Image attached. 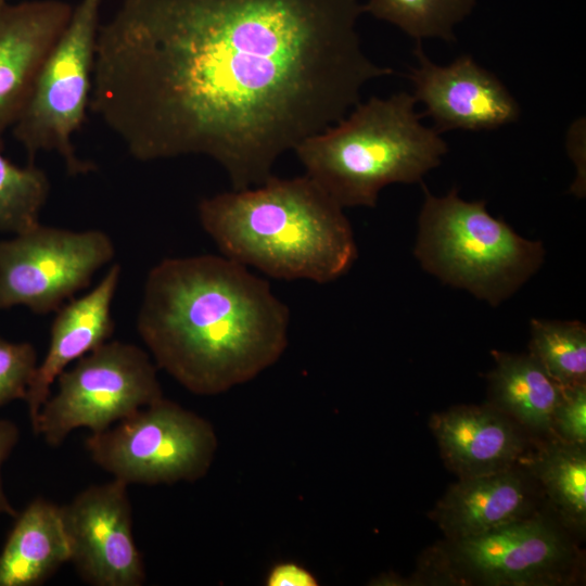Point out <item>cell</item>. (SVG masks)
Instances as JSON below:
<instances>
[{"instance_id": "6da1fadb", "label": "cell", "mask_w": 586, "mask_h": 586, "mask_svg": "<svg viewBox=\"0 0 586 586\" xmlns=\"http://www.w3.org/2000/svg\"><path fill=\"white\" fill-rule=\"evenodd\" d=\"M360 0H123L99 27L89 107L142 162L205 155L232 190L342 119L392 74Z\"/></svg>"}, {"instance_id": "7a4b0ae2", "label": "cell", "mask_w": 586, "mask_h": 586, "mask_svg": "<svg viewBox=\"0 0 586 586\" xmlns=\"http://www.w3.org/2000/svg\"><path fill=\"white\" fill-rule=\"evenodd\" d=\"M289 322L266 280L224 255H199L150 270L137 330L157 368L192 394L215 396L275 365Z\"/></svg>"}, {"instance_id": "3957f363", "label": "cell", "mask_w": 586, "mask_h": 586, "mask_svg": "<svg viewBox=\"0 0 586 586\" xmlns=\"http://www.w3.org/2000/svg\"><path fill=\"white\" fill-rule=\"evenodd\" d=\"M198 213L224 256L273 278L327 283L357 258L343 207L306 175L205 198Z\"/></svg>"}, {"instance_id": "277c9868", "label": "cell", "mask_w": 586, "mask_h": 586, "mask_svg": "<svg viewBox=\"0 0 586 586\" xmlns=\"http://www.w3.org/2000/svg\"><path fill=\"white\" fill-rule=\"evenodd\" d=\"M408 92L359 102L342 119L304 139L294 151L306 176L341 207H374L392 183L420 182L447 144L422 124Z\"/></svg>"}, {"instance_id": "5b68a950", "label": "cell", "mask_w": 586, "mask_h": 586, "mask_svg": "<svg viewBox=\"0 0 586 586\" xmlns=\"http://www.w3.org/2000/svg\"><path fill=\"white\" fill-rule=\"evenodd\" d=\"M422 189L413 253L442 283L496 307L538 271L546 254L543 243L492 216L484 200L464 201L457 188L443 196Z\"/></svg>"}, {"instance_id": "8992f818", "label": "cell", "mask_w": 586, "mask_h": 586, "mask_svg": "<svg viewBox=\"0 0 586 586\" xmlns=\"http://www.w3.org/2000/svg\"><path fill=\"white\" fill-rule=\"evenodd\" d=\"M91 460L129 484L171 485L204 477L218 448L214 425L164 396L85 441Z\"/></svg>"}, {"instance_id": "52a82bcc", "label": "cell", "mask_w": 586, "mask_h": 586, "mask_svg": "<svg viewBox=\"0 0 586 586\" xmlns=\"http://www.w3.org/2000/svg\"><path fill=\"white\" fill-rule=\"evenodd\" d=\"M101 0H80L43 62L30 95L12 127L29 157L58 153L69 175H84L93 164L78 157L74 133L90 105Z\"/></svg>"}, {"instance_id": "ba28073f", "label": "cell", "mask_w": 586, "mask_h": 586, "mask_svg": "<svg viewBox=\"0 0 586 586\" xmlns=\"http://www.w3.org/2000/svg\"><path fill=\"white\" fill-rule=\"evenodd\" d=\"M156 368L139 346L106 341L58 377V391L42 405L34 432L56 447L76 429H109L163 397Z\"/></svg>"}, {"instance_id": "9c48e42d", "label": "cell", "mask_w": 586, "mask_h": 586, "mask_svg": "<svg viewBox=\"0 0 586 586\" xmlns=\"http://www.w3.org/2000/svg\"><path fill=\"white\" fill-rule=\"evenodd\" d=\"M430 556L428 569L442 581L492 586L563 585L575 579L582 559L570 533L543 512L447 540Z\"/></svg>"}, {"instance_id": "30bf717a", "label": "cell", "mask_w": 586, "mask_h": 586, "mask_svg": "<svg viewBox=\"0 0 586 586\" xmlns=\"http://www.w3.org/2000/svg\"><path fill=\"white\" fill-rule=\"evenodd\" d=\"M114 244L104 231L35 227L0 241V309L23 305L58 310L109 264Z\"/></svg>"}, {"instance_id": "8fae6325", "label": "cell", "mask_w": 586, "mask_h": 586, "mask_svg": "<svg viewBox=\"0 0 586 586\" xmlns=\"http://www.w3.org/2000/svg\"><path fill=\"white\" fill-rule=\"evenodd\" d=\"M71 560L92 586H141L146 578L143 557L132 531L128 485L112 479L79 492L60 506Z\"/></svg>"}, {"instance_id": "7c38bea8", "label": "cell", "mask_w": 586, "mask_h": 586, "mask_svg": "<svg viewBox=\"0 0 586 586\" xmlns=\"http://www.w3.org/2000/svg\"><path fill=\"white\" fill-rule=\"evenodd\" d=\"M417 67L408 78L411 93L440 133L448 130H493L519 118L520 106L507 87L471 55L458 56L448 65L432 62L417 41Z\"/></svg>"}, {"instance_id": "4fadbf2b", "label": "cell", "mask_w": 586, "mask_h": 586, "mask_svg": "<svg viewBox=\"0 0 586 586\" xmlns=\"http://www.w3.org/2000/svg\"><path fill=\"white\" fill-rule=\"evenodd\" d=\"M73 9L61 0H0V144L20 117Z\"/></svg>"}, {"instance_id": "5bb4252c", "label": "cell", "mask_w": 586, "mask_h": 586, "mask_svg": "<svg viewBox=\"0 0 586 586\" xmlns=\"http://www.w3.org/2000/svg\"><path fill=\"white\" fill-rule=\"evenodd\" d=\"M542 491L520 463L493 474L459 479L430 512L447 540L477 536L532 517Z\"/></svg>"}, {"instance_id": "9a60e30c", "label": "cell", "mask_w": 586, "mask_h": 586, "mask_svg": "<svg viewBox=\"0 0 586 586\" xmlns=\"http://www.w3.org/2000/svg\"><path fill=\"white\" fill-rule=\"evenodd\" d=\"M442 459L459 479L518 466L527 451L525 430L489 405H458L431 416Z\"/></svg>"}, {"instance_id": "2e32d148", "label": "cell", "mask_w": 586, "mask_h": 586, "mask_svg": "<svg viewBox=\"0 0 586 586\" xmlns=\"http://www.w3.org/2000/svg\"><path fill=\"white\" fill-rule=\"evenodd\" d=\"M119 278L120 266L115 264L90 292L56 310L48 352L36 368L25 398L31 424L67 366L111 337V307Z\"/></svg>"}, {"instance_id": "e0dca14e", "label": "cell", "mask_w": 586, "mask_h": 586, "mask_svg": "<svg viewBox=\"0 0 586 586\" xmlns=\"http://www.w3.org/2000/svg\"><path fill=\"white\" fill-rule=\"evenodd\" d=\"M0 552V586H37L69 562L61 508L37 497L16 514Z\"/></svg>"}, {"instance_id": "ac0fdd59", "label": "cell", "mask_w": 586, "mask_h": 586, "mask_svg": "<svg viewBox=\"0 0 586 586\" xmlns=\"http://www.w3.org/2000/svg\"><path fill=\"white\" fill-rule=\"evenodd\" d=\"M494 368L487 374L491 407L512 419L527 433H553L552 416L561 386L530 354L494 351Z\"/></svg>"}, {"instance_id": "d6986e66", "label": "cell", "mask_w": 586, "mask_h": 586, "mask_svg": "<svg viewBox=\"0 0 586 586\" xmlns=\"http://www.w3.org/2000/svg\"><path fill=\"white\" fill-rule=\"evenodd\" d=\"M536 450L527 451L520 464L537 482L556 520L570 533L586 530V446L556 434L545 436Z\"/></svg>"}, {"instance_id": "ffe728a7", "label": "cell", "mask_w": 586, "mask_h": 586, "mask_svg": "<svg viewBox=\"0 0 586 586\" xmlns=\"http://www.w3.org/2000/svg\"><path fill=\"white\" fill-rule=\"evenodd\" d=\"M528 353L560 386L586 383V327L578 320L530 321Z\"/></svg>"}, {"instance_id": "44dd1931", "label": "cell", "mask_w": 586, "mask_h": 586, "mask_svg": "<svg viewBox=\"0 0 586 586\" xmlns=\"http://www.w3.org/2000/svg\"><path fill=\"white\" fill-rule=\"evenodd\" d=\"M476 0H368L367 12L416 41L438 38L456 41L455 27L473 11Z\"/></svg>"}, {"instance_id": "7402d4cb", "label": "cell", "mask_w": 586, "mask_h": 586, "mask_svg": "<svg viewBox=\"0 0 586 586\" xmlns=\"http://www.w3.org/2000/svg\"><path fill=\"white\" fill-rule=\"evenodd\" d=\"M49 192L42 169L33 163L15 165L2 154L0 144V231L17 234L38 225Z\"/></svg>"}, {"instance_id": "603a6c76", "label": "cell", "mask_w": 586, "mask_h": 586, "mask_svg": "<svg viewBox=\"0 0 586 586\" xmlns=\"http://www.w3.org/2000/svg\"><path fill=\"white\" fill-rule=\"evenodd\" d=\"M37 366L33 344L12 343L0 337V406L15 399L25 400Z\"/></svg>"}, {"instance_id": "cb8c5ba5", "label": "cell", "mask_w": 586, "mask_h": 586, "mask_svg": "<svg viewBox=\"0 0 586 586\" xmlns=\"http://www.w3.org/2000/svg\"><path fill=\"white\" fill-rule=\"evenodd\" d=\"M552 429L562 440L586 446V383L561 386L552 416Z\"/></svg>"}, {"instance_id": "d4e9b609", "label": "cell", "mask_w": 586, "mask_h": 586, "mask_svg": "<svg viewBox=\"0 0 586 586\" xmlns=\"http://www.w3.org/2000/svg\"><path fill=\"white\" fill-rule=\"evenodd\" d=\"M266 586H318V578L305 566L284 561L273 564L265 578Z\"/></svg>"}, {"instance_id": "484cf974", "label": "cell", "mask_w": 586, "mask_h": 586, "mask_svg": "<svg viewBox=\"0 0 586 586\" xmlns=\"http://www.w3.org/2000/svg\"><path fill=\"white\" fill-rule=\"evenodd\" d=\"M20 432L17 426L10 420H0V470L2 463L12 453L17 444ZM0 514L16 517L15 509L11 506L3 491L0 474Z\"/></svg>"}]
</instances>
